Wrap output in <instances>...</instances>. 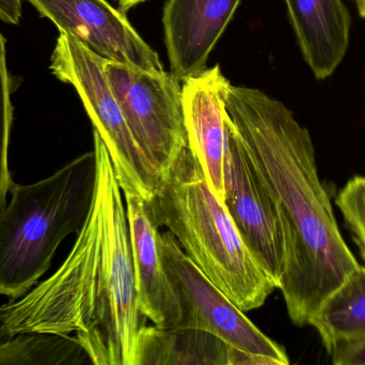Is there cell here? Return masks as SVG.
Segmentation results:
<instances>
[{"instance_id":"52a82bcc","label":"cell","mask_w":365,"mask_h":365,"mask_svg":"<svg viewBox=\"0 0 365 365\" xmlns=\"http://www.w3.org/2000/svg\"><path fill=\"white\" fill-rule=\"evenodd\" d=\"M160 249L181 300L182 319L178 328L207 332L229 349L261 356L274 365L289 364L284 347L264 334L203 274L170 231L160 234Z\"/></svg>"},{"instance_id":"9c48e42d","label":"cell","mask_w":365,"mask_h":365,"mask_svg":"<svg viewBox=\"0 0 365 365\" xmlns=\"http://www.w3.org/2000/svg\"><path fill=\"white\" fill-rule=\"evenodd\" d=\"M103 58L150 72L164 71L158 54L141 38L124 11L106 0H23Z\"/></svg>"},{"instance_id":"7402d4cb","label":"cell","mask_w":365,"mask_h":365,"mask_svg":"<svg viewBox=\"0 0 365 365\" xmlns=\"http://www.w3.org/2000/svg\"><path fill=\"white\" fill-rule=\"evenodd\" d=\"M353 1L355 2L356 8L362 19H365V0H353Z\"/></svg>"},{"instance_id":"277c9868","label":"cell","mask_w":365,"mask_h":365,"mask_svg":"<svg viewBox=\"0 0 365 365\" xmlns=\"http://www.w3.org/2000/svg\"><path fill=\"white\" fill-rule=\"evenodd\" d=\"M94 186V151L36 184H13L0 212V295L13 301L38 284L61 242L83 229Z\"/></svg>"},{"instance_id":"30bf717a","label":"cell","mask_w":365,"mask_h":365,"mask_svg":"<svg viewBox=\"0 0 365 365\" xmlns=\"http://www.w3.org/2000/svg\"><path fill=\"white\" fill-rule=\"evenodd\" d=\"M230 81L220 66L182 81V111L188 148L201 166L212 194L225 201V169L232 120L225 107Z\"/></svg>"},{"instance_id":"7a4b0ae2","label":"cell","mask_w":365,"mask_h":365,"mask_svg":"<svg viewBox=\"0 0 365 365\" xmlns=\"http://www.w3.org/2000/svg\"><path fill=\"white\" fill-rule=\"evenodd\" d=\"M225 107L278 207L287 242L279 289L292 323L306 327L359 264L339 229L308 129L282 102L255 88L230 84Z\"/></svg>"},{"instance_id":"5b68a950","label":"cell","mask_w":365,"mask_h":365,"mask_svg":"<svg viewBox=\"0 0 365 365\" xmlns=\"http://www.w3.org/2000/svg\"><path fill=\"white\" fill-rule=\"evenodd\" d=\"M105 58L70 34L60 32L51 57V73L74 87L108 150L123 195L150 201L160 176L135 139L105 73Z\"/></svg>"},{"instance_id":"2e32d148","label":"cell","mask_w":365,"mask_h":365,"mask_svg":"<svg viewBox=\"0 0 365 365\" xmlns=\"http://www.w3.org/2000/svg\"><path fill=\"white\" fill-rule=\"evenodd\" d=\"M90 362L74 336L21 332L0 343V365H58Z\"/></svg>"},{"instance_id":"4fadbf2b","label":"cell","mask_w":365,"mask_h":365,"mask_svg":"<svg viewBox=\"0 0 365 365\" xmlns=\"http://www.w3.org/2000/svg\"><path fill=\"white\" fill-rule=\"evenodd\" d=\"M298 45L314 76H331L346 55L351 15L342 0H285Z\"/></svg>"},{"instance_id":"ffe728a7","label":"cell","mask_w":365,"mask_h":365,"mask_svg":"<svg viewBox=\"0 0 365 365\" xmlns=\"http://www.w3.org/2000/svg\"><path fill=\"white\" fill-rule=\"evenodd\" d=\"M23 0H0V21L10 25H19L21 19Z\"/></svg>"},{"instance_id":"d6986e66","label":"cell","mask_w":365,"mask_h":365,"mask_svg":"<svg viewBox=\"0 0 365 365\" xmlns=\"http://www.w3.org/2000/svg\"><path fill=\"white\" fill-rule=\"evenodd\" d=\"M330 356L336 365H365V340L340 347Z\"/></svg>"},{"instance_id":"3957f363","label":"cell","mask_w":365,"mask_h":365,"mask_svg":"<svg viewBox=\"0 0 365 365\" xmlns=\"http://www.w3.org/2000/svg\"><path fill=\"white\" fill-rule=\"evenodd\" d=\"M152 218L175 236L185 254L242 312L262 308L277 287L210 191L188 146L160 178Z\"/></svg>"},{"instance_id":"ac0fdd59","label":"cell","mask_w":365,"mask_h":365,"mask_svg":"<svg viewBox=\"0 0 365 365\" xmlns=\"http://www.w3.org/2000/svg\"><path fill=\"white\" fill-rule=\"evenodd\" d=\"M336 205L365 263V176L349 179L339 192Z\"/></svg>"},{"instance_id":"e0dca14e","label":"cell","mask_w":365,"mask_h":365,"mask_svg":"<svg viewBox=\"0 0 365 365\" xmlns=\"http://www.w3.org/2000/svg\"><path fill=\"white\" fill-rule=\"evenodd\" d=\"M6 39L0 32V212L8 203L6 197L14 184L8 161L13 124V105L11 102L13 79L6 66Z\"/></svg>"},{"instance_id":"8992f818","label":"cell","mask_w":365,"mask_h":365,"mask_svg":"<svg viewBox=\"0 0 365 365\" xmlns=\"http://www.w3.org/2000/svg\"><path fill=\"white\" fill-rule=\"evenodd\" d=\"M105 73L135 139L162 177L188 146L182 81L165 70L107 59Z\"/></svg>"},{"instance_id":"6da1fadb","label":"cell","mask_w":365,"mask_h":365,"mask_svg":"<svg viewBox=\"0 0 365 365\" xmlns=\"http://www.w3.org/2000/svg\"><path fill=\"white\" fill-rule=\"evenodd\" d=\"M96 186L74 246L51 278L0 306V343L21 332L74 336L91 364L136 365L140 312L125 201L93 131Z\"/></svg>"},{"instance_id":"9a60e30c","label":"cell","mask_w":365,"mask_h":365,"mask_svg":"<svg viewBox=\"0 0 365 365\" xmlns=\"http://www.w3.org/2000/svg\"><path fill=\"white\" fill-rule=\"evenodd\" d=\"M309 326L328 354L365 340V267L359 265L322 302Z\"/></svg>"},{"instance_id":"44dd1931","label":"cell","mask_w":365,"mask_h":365,"mask_svg":"<svg viewBox=\"0 0 365 365\" xmlns=\"http://www.w3.org/2000/svg\"><path fill=\"white\" fill-rule=\"evenodd\" d=\"M145 0H118V2H119V6L120 9H121L122 11L130 10V9H132L133 6H137V4H141V2H145Z\"/></svg>"},{"instance_id":"8fae6325","label":"cell","mask_w":365,"mask_h":365,"mask_svg":"<svg viewBox=\"0 0 365 365\" xmlns=\"http://www.w3.org/2000/svg\"><path fill=\"white\" fill-rule=\"evenodd\" d=\"M242 0H168L163 13L171 73L180 81L207 69V60Z\"/></svg>"},{"instance_id":"ba28073f","label":"cell","mask_w":365,"mask_h":365,"mask_svg":"<svg viewBox=\"0 0 365 365\" xmlns=\"http://www.w3.org/2000/svg\"><path fill=\"white\" fill-rule=\"evenodd\" d=\"M225 201L242 239L278 289L287 265L284 229L276 201L253 166L232 122L225 169Z\"/></svg>"},{"instance_id":"7c38bea8","label":"cell","mask_w":365,"mask_h":365,"mask_svg":"<svg viewBox=\"0 0 365 365\" xmlns=\"http://www.w3.org/2000/svg\"><path fill=\"white\" fill-rule=\"evenodd\" d=\"M124 201L139 310L156 327L178 328L182 319V304L160 253V227L148 201L135 195H124Z\"/></svg>"},{"instance_id":"5bb4252c","label":"cell","mask_w":365,"mask_h":365,"mask_svg":"<svg viewBox=\"0 0 365 365\" xmlns=\"http://www.w3.org/2000/svg\"><path fill=\"white\" fill-rule=\"evenodd\" d=\"M227 345L207 332L145 326L136 365H227Z\"/></svg>"}]
</instances>
